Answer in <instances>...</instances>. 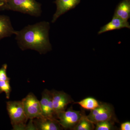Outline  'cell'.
<instances>
[{
	"label": "cell",
	"instance_id": "obj_17",
	"mask_svg": "<svg viewBox=\"0 0 130 130\" xmlns=\"http://www.w3.org/2000/svg\"><path fill=\"white\" fill-rule=\"evenodd\" d=\"M96 124V130H110L113 129V126L111 121H101Z\"/></svg>",
	"mask_w": 130,
	"mask_h": 130
},
{
	"label": "cell",
	"instance_id": "obj_2",
	"mask_svg": "<svg viewBox=\"0 0 130 130\" xmlns=\"http://www.w3.org/2000/svg\"><path fill=\"white\" fill-rule=\"evenodd\" d=\"M7 109L13 130H26L28 119L26 115L21 101L7 102Z\"/></svg>",
	"mask_w": 130,
	"mask_h": 130
},
{
	"label": "cell",
	"instance_id": "obj_10",
	"mask_svg": "<svg viewBox=\"0 0 130 130\" xmlns=\"http://www.w3.org/2000/svg\"><path fill=\"white\" fill-rule=\"evenodd\" d=\"M124 28L130 29L129 23L128 21H125L113 16L111 20L102 27L98 33V35H101L107 31L120 29Z\"/></svg>",
	"mask_w": 130,
	"mask_h": 130
},
{
	"label": "cell",
	"instance_id": "obj_16",
	"mask_svg": "<svg viewBox=\"0 0 130 130\" xmlns=\"http://www.w3.org/2000/svg\"><path fill=\"white\" fill-rule=\"evenodd\" d=\"M11 88L10 84V81H0V93L5 92L6 98L7 99L10 98Z\"/></svg>",
	"mask_w": 130,
	"mask_h": 130
},
{
	"label": "cell",
	"instance_id": "obj_6",
	"mask_svg": "<svg viewBox=\"0 0 130 130\" xmlns=\"http://www.w3.org/2000/svg\"><path fill=\"white\" fill-rule=\"evenodd\" d=\"M51 92L55 116L58 113L66 110L68 105L73 102L71 96L64 91L53 90Z\"/></svg>",
	"mask_w": 130,
	"mask_h": 130
},
{
	"label": "cell",
	"instance_id": "obj_9",
	"mask_svg": "<svg viewBox=\"0 0 130 130\" xmlns=\"http://www.w3.org/2000/svg\"><path fill=\"white\" fill-rule=\"evenodd\" d=\"M36 130H60L63 128L57 119L42 117L32 119Z\"/></svg>",
	"mask_w": 130,
	"mask_h": 130
},
{
	"label": "cell",
	"instance_id": "obj_13",
	"mask_svg": "<svg viewBox=\"0 0 130 130\" xmlns=\"http://www.w3.org/2000/svg\"><path fill=\"white\" fill-rule=\"evenodd\" d=\"M113 108L110 106L107 109H105L100 113L98 114L95 116L87 118L93 124H96L101 121H111L114 116Z\"/></svg>",
	"mask_w": 130,
	"mask_h": 130
},
{
	"label": "cell",
	"instance_id": "obj_4",
	"mask_svg": "<svg viewBox=\"0 0 130 130\" xmlns=\"http://www.w3.org/2000/svg\"><path fill=\"white\" fill-rule=\"evenodd\" d=\"M21 101L25 113L28 119L42 117L40 101L33 93H29Z\"/></svg>",
	"mask_w": 130,
	"mask_h": 130
},
{
	"label": "cell",
	"instance_id": "obj_12",
	"mask_svg": "<svg viewBox=\"0 0 130 130\" xmlns=\"http://www.w3.org/2000/svg\"><path fill=\"white\" fill-rule=\"evenodd\" d=\"M114 16L128 21L130 18V0H123L117 6Z\"/></svg>",
	"mask_w": 130,
	"mask_h": 130
},
{
	"label": "cell",
	"instance_id": "obj_20",
	"mask_svg": "<svg viewBox=\"0 0 130 130\" xmlns=\"http://www.w3.org/2000/svg\"><path fill=\"white\" fill-rule=\"evenodd\" d=\"M121 130H130V122H126L122 123L120 127Z\"/></svg>",
	"mask_w": 130,
	"mask_h": 130
},
{
	"label": "cell",
	"instance_id": "obj_11",
	"mask_svg": "<svg viewBox=\"0 0 130 130\" xmlns=\"http://www.w3.org/2000/svg\"><path fill=\"white\" fill-rule=\"evenodd\" d=\"M16 31L9 16L0 14V41L5 38L10 37L15 35Z\"/></svg>",
	"mask_w": 130,
	"mask_h": 130
},
{
	"label": "cell",
	"instance_id": "obj_18",
	"mask_svg": "<svg viewBox=\"0 0 130 130\" xmlns=\"http://www.w3.org/2000/svg\"><path fill=\"white\" fill-rule=\"evenodd\" d=\"M7 64H5L0 68V81H10V78L7 74Z\"/></svg>",
	"mask_w": 130,
	"mask_h": 130
},
{
	"label": "cell",
	"instance_id": "obj_5",
	"mask_svg": "<svg viewBox=\"0 0 130 130\" xmlns=\"http://www.w3.org/2000/svg\"><path fill=\"white\" fill-rule=\"evenodd\" d=\"M84 114L80 111L73 110L71 107L67 111L56 113V117L62 128L72 129Z\"/></svg>",
	"mask_w": 130,
	"mask_h": 130
},
{
	"label": "cell",
	"instance_id": "obj_19",
	"mask_svg": "<svg viewBox=\"0 0 130 130\" xmlns=\"http://www.w3.org/2000/svg\"><path fill=\"white\" fill-rule=\"evenodd\" d=\"M8 10L6 0H0V11Z\"/></svg>",
	"mask_w": 130,
	"mask_h": 130
},
{
	"label": "cell",
	"instance_id": "obj_7",
	"mask_svg": "<svg viewBox=\"0 0 130 130\" xmlns=\"http://www.w3.org/2000/svg\"><path fill=\"white\" fill-rule=\"evenodd\" d=\"M40 103L43 116L50 119H57L54 111L51 91L46 89L43 91Z\"/></svg>",
	"mask_w": 130,
	"mask_h": 130
},
{
	"label": "cell",
	"instance_id": "obj_14",
	"mask_svg": "<svg viewBox=\"0 0 130 130\" xmlns=\"http://www.w3.org/2000/svg\"><path fill=\"white\" fill-rule=\"evenodd\" d=\"M94 124L89 120L84 114L76 126L73 128L74 130H92L94 128Z\"/></svg>",
	"mask_w": 130,
	"mask_h": 130
},
{
	"label": "cell",
	"instance_id": "obj_1",
	"mask_svg": "<svg viewBox=\"0 0 130 130\" xmlns=\"http://www.w3.org/2000/svg\"><path fill=\"white\" fill-rule=\"evenodd\" d=\"M50 28V24L46 21L28 25L20 30H16L15 40L21 50H32L44 54L52 50L49 36Z\"/></svg>",
	"mask_w": 130,
	"mask_h": 130
},
{
	"label": "cell",
	"instance_id": "obj_8",
	"mask_svg": "<svg viewBox=\"0 0 130 130\" xmlns=\"http://www.w3.org/2000/svg\"><path fill=\"white\" fill-rule=\"evenodd\" d=\"M81 0H55L56 11L53 16L51 22L54 23L60 16L76 7Z\"/></svg>",
	"mask_w": 130,
	"mask_h": 130
},
{
	"label": "cell",
	"instance_id": "obj_3",
	"mask_svg": "<svg viewBox=\"0 0 130 130\" xmlns=\"http://www.w3.org/2000/svg\"><path fill=\"white\" fill-rule=\"evenodd\" d=\"M8 10L19 12L36 17L42 13V5L36 0H6Z\"/></svg>",
	"mask_w": 130,
	"mask_h": 130
},
{
	"label": "cell",
	"instance_id": "obj_15",
	"mask_svg": "<svg viewBox=\"0 0 130 130\" xmlns=\"http://www.w3.org/2000/svg\"><path fill=\"white\" fill-rule=\"evenodd\" d=\"M76 103L80 105L84 109L91 110L95 109L100 104L97 100L92 97L87 98Z\"/></svg>",
	"mask_w": 130,
	"mask_h": 130
}]
</instances>
